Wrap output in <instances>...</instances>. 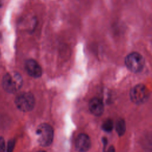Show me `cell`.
<instances>
[{"mask_svg":"<svg viewBox=\"0 0 152 152\" xmlns=\"http://www.w3.org/2000/svg\"><path fill=\"white\" fill-rule=\"evenodd\" d=\"M22 84V77L17 72L7 73L2 80L3 88L6 91L10 93H13L19 90Z\"/></svg>","mask_w":152,"mask_h":152,"instance_id":"cell-1","label":"cell"},{"mask_svg":"<svg viewBox=\"0 0 152 152\" xmlns=\"http://www.w3.org/2000/svg\"><path fill=\"white\" fill-rule=\"evenodd\" d=\"M36 134L39 144L43 147L49 146L53 139V130L48 124H42L37 127Z\"/></svg>","mask_w":152,"mask_h":152,"instance_id":"cell-2","label":"cell"},{"mask_svg":"<svg viewBox=\"0 0 152 152\" xmlns=\"http://www.w3.org/2000/svg\"><path fill=\"white\" fill-rule=\"evenodd\" d=\"M15 103L19 110L26 112L33 109L35 100L31 93L24 92L17 96L15 100Z\"/></svg>","mask_w":152,"mask_h":152,"instance_id":"cell-3","label":"cell"},{"mask_svg":"<svg viewBox=\"0 0 152 152\" xmlns=\"http://www.w3.org/2000/svg\"><path fill=\"white\" fill-rule=\"evenodd\" d=\"M125 65L133 72H138L142 70L144 65L143 56L138 52H132L125 58Z\"/></svg>","mask_w":152,"mask_h":152,"instance_id":"cell-4","label":"cell"},{"mask_svg":"<svg viewBox=\"0 0 152 152\" xmlns=\"http://www.w3.org/2000/svg\"><path fill=\"white\" fill-rule=\"evenodd\" d=\"M130 97L134 103L136 104L143 103L148 97V90L144 85L138 84L131 90Z\"/></svg>","mask_w":152,"mask_h":152,"instance_id":"cell-5","label":"cell"},{"mask_svg":"<svg viewBox=\"0 0 152 152\" xmlns=\"http://www.w3.org/2000/svg\"><path fill=\"white\" fill-rule=\"evenodd\" d=\"M25 68L27 73L31 77L37 78L41 76L42 69L40 65L34 59H28L25 63Z\"/></svg>","mask_w":152,"mask_h":152,"instance_id":"cell-6","label":"cell"},{"mask_svg":"<svg viewBox=\"0 0 152 152\" xmlns=\"http://www.w3.org/2000/svg\"><path fill=\"white\" fill-rule=\"evenodd\" d=\"M90 139L86 134H80L75 140V148L79 152H86L90 147Z\"/></svg>","mask_w":152,"mask_h":152,"instance_id":"cell-7","label":"cell"},{"mask_svg":"<svg viewBox=\"0 0 152 152\" xmlns=\"http://www.w3.org/2000/svg\"><path fill=\"white\" fill-rule=\"evenodd\" d=\"M89 109L94 115H101L104 110L103 102L99 98H93L89 102Z\"/></svg>","mask_w":152,"mask_h":152,"instance_id":"cell-8","label":"cell"},{"mask_svg":"<svg viewBox=\"0 0 152 152\" xmlns=\"http://www.w3.org/2000/svg\"><path fill=\"white\" fill-rule=\"evenodd\" d=\"M126 129V124L125 122L122 119H119L118 120L116 124V130L118 133V134L119 136L122 135L124 134Z\"/></svg>","mask_w":152,"mask_h":152,"instance_id":"cell-9","label":"cell"},{"mask_svg":"<svg viewBox=\"0 0 152 152\" xmlns=\"http://www.w3.org/2000/svg\"><path fill=\"white\" fill-rule=\"evenodd\" d=\"M102 128L104 131L110 132L113 128V121L110 119L106 120L102 125Z\"/></svg>","mask_w":152,"mask_h":152,"instance_id":"cell-10","label":"cell"},{"mask_svg":"<svg viewBox=\"0 0 152 152\" xmlns=\"http://www.w3.org/2000/svg\"><path fill=\"white\" fill-rule=\"evenodd\" d=\"M15 145V141L13 140H11L8 141L7 148V152H12L14 147Z\"/></svg>","mask_w":152,"mask_h":152,"instance_id":"cell-11","label":"cell"},{"mask_svg":"<svg viewBox=\"0 0 152 152\" xmlns=\"http://www.w3.org/2000/svg\"><path fill=\"white\" fill-rule=\"evenodd\" d=\"M5 142L3 137H0V152H5Z\"/></svg>","mask_w":152,"mask_h":152,"instance_id":"cell-12","label":"cell"},{"mask_svg":"<svg viewBox=\"0 0 152 152\" xmlns=\"http://www.w3.org/2000/svg\"><path fill=\"white\" fill-rule=\"evenodd\" d=\"M105 152H115V148L113 146H110L109 147V148Z\"/></svg>","mask_w":152,"mask_h":152,"instance_id":"cell-13","label":"cell"},{"mask_svg":"<svg viewBox=\"0 0 152 152\" xmlns=\"http://www.w3.org/2000/svg\"><path fill=\"white\" fill-rule=\"evenodd\" d=\"M2 5V0H0V7H1Z\"/></svg>","mask_w":152,"mask_h":152,"instance_id":"cell-14","label":"cell"},{"mask_svg":"<svg viewBox=\"0 0 152 152\" xmlns=\"http://www.w3.org/2000/svg\"><path fill=\"white\" fill-rule=\"evenodd\" d=\"M38 152H45V151H39Z\"/></svg>","mask_w":152,"mask_h":152,"instance_id":"cell-15","label":"cell"}]
</instances>
